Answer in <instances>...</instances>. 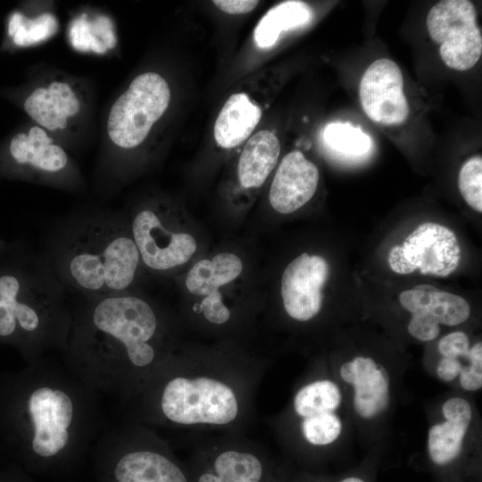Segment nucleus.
Here are the masks:
<instances>
[{"label":"nucleus","instance_id":"nucleus-1","mask_svg":"<svg viewBox=\"0 0 482 482\" xmlns=\"http://www.w3.org/2000/svg\"><path fill=\"white\" fill-rule=\"evenodd\" d=\"M263 359L227 350L175 353L124 403L154 429L242 434L253 419Z\"/></svg>","mask_w":482,"mask_h":482},{"label":"nucleus","instance_id":"nucleus-2","mask_svg":"<svg viewBox=\"0 0 482 482\" xmlns=\"http://www.w3.org/2000/svg\"><path fill=\"white\" fill-rule=\"evenodd\" d=\"M98 395L66 366L43 359L0 376V444L24 470L79 459L98 432Z\"/></svg>","mask_w":482,"mask_h":482},{"label":"nucleus","instance_id":"nucleus-3","mask_svg":"<svg viewBox=\"0 0 482 482\" xmlns=\"http://www.w3.org/2000/svg\"><path fill=\"white\" fill-rule=\"evenodd\" d=\"M66 367L98 395L126 403L175 353L163 318L128 292L89 298L72 314Z\"/></svg>","mask_w":482,"mask_h":482},{"label":"nucleus","instance_id":"nucleus-4","mask_svg":"<svg viewBox=\"0 0 482 482\" xmlns=\"http://www.w3.org/2000/svg\"><path fill=\"white\" fill-rule=\"evenodd\" d=\"M60 240L54 270L88 299L124 293L133 284L140 255L131 233L112 217L86 218Z\"/></svg>","mask_w":482,"mask_h":482},{"label":"nucleus","instance_id":"nucleus-5","mask_svg":"<svg viewBox=\"0 0 482 482\" xmlns=\"http://www.w3.org/2000/svg\"><path fill=\"white\" fill-rule=\"evenodd\" d=\"M61 297L44 278L27 287L16 276L0 277V339L15 344L28 363L65 350L72 314Z\"/></svg>","mask_w":482,"mask_h":482},{"label":"nucleus","instance_id":"nucleus-6","mask_svg":"<svg viewBox=\"0 0 482 482\" xmlns=\"http://www.w3.org/2000/svg\"><path fill=\"white\" fill-rule=\"evenodd\" d=\"M95 443L93 461L99 482H193L187 462L151 427L125 420Z\"/></svg>","mask_w":482,"mask_h":482},{"label":"nucleus","instance_id":"nucleus-7","mask_svg":"<svg viewBox=\"0 0 482 482\" xmlns=\"http://www.w3.org/2000/svg\"><path fill=\"white\" fill-rule=\"evenodd\" d=\"M187 464L193 482H275L264 448L243 433L195 437Z\"/></svg>","mask_w":482,"mask_h":482},{"label":"nucleus","instance_id":"nucleus-8","mask_svg":"<svg viewBox=\"0 0 482 482\" xmlns=\"http://www.w3.org/2000/svg\"><path fill=\"white\" fill-rule=\"evenodd\" d=\"M170 97V86L161 74L147 71L135 77L110 108V142L124 150L139 146L167 111Z\"/></svg>","mask_w":482,"mask_h":482},{"label":"nucleus","instance_id":"nucleus-9","mask_svg":"<svg viewBox=\"0 0 482 482\" xmlns=\"http://www.w3.org/2000/svg\"><path fill=\"white\" fill-rule=\"evenodd\" d=\"M426 25L447 67L463 71L477 64L482 54V35L472 2L439 1L428 11Z\"/></svg>","mask_w":482,"mask_h":482},{"label":"nucleus","instance_id":"nucleus-10","mask_svg":"<svg viewBox=\"0 0 482 482\" xmlns=\"http://www.w3.org/2000/svg\"><path fill=\"white\" fill-rule=\"evenodd\" d=\"M461 257L454 231L440 223L427 221L420 224L401 245L390 249L387 262L397 274L419 271L445 278L458 268Z\"/></svg>","mask_w":482,"mask_h":482},{"label":"nucleus","instance_id":"nucleus-11","mask_svg":"<svg viewBox=\"0 0 482 482\" xmlns=\"http://www.w3.org/2000/svg\"><path fill=\"white\" fill-rule=\"evenodd\" d=\"M401 305L411 313L409 333L418 340L428 342L440 333L439 324L457 326L470 316V306L461 295L421 284L399 295Z\"/></svg>","mask_w":482,"mask_h":482},{"label":"nucleus","instance_id":"nucleus-12","mask_svg":"<svg viewBox=\"0 0 482 482\" xmlns=\"http://www.w3.org/2000/svg\"><path fill=\"white\" fill-rule=\"evenodd\" d=\"M141 262L149 269L164 271L180 266L193 256L196 241L193 236L169 229L158 212L139 211L130 226Z\"/></svg>","mask_w":482,"mask_h":482},{"label":"nucleus","instance_id":"nucleus-13","mask_svg":"<svg viewBox=\"0 0 482 482\" xmlns=\"http://www.w3.org/2000/svg\"><path fill=\"white\" fill-rule=\"evenodd\" d=\"M359 98L365 114L376 123L398 125L408 118L403 73L390 59L380 58L370 64L360 81Z\"/></svg>","mask_w":482,"mask_h":482},{"label":"nucleus","instance_id":"nucleus-14","mask_svg":"<svg viewBox=\"0 0 482 482\" xmlns=\"http://www.w3.org/2000/svg\"><path fill=\"white\" fill-rule=\"evenodd\" d=\"M328 275V263L320 255L303 253L288 263L282 274L280 294L291 319L305 322L320 313Z\"/></svg>","mask_w":482,"mask_h":482},{"label":"nucleus","instance_id":"nucleus-15","mask_svg":"<svg viewBox=\"0 0 482 482\" xmlns=\"http://www.w3.org/2000/svg\"><path fill=\"white\" fill-rule=\"evenodd\" d=\"M319 179L315 163L298 150L289 152L281 160L272 179L269 193L270 205L283 214L297 211L312 198Z\"/></svg>","mask_w":482,"mask_h":482},{"label":"nucleus","instance_id":"nucleus-16","mask_svg":"<svg viewBox=\"0 0 482 482\" xmlns=\"http://www.w3.org/2000/svg\"><path fill=\"white\" fill-rule=\"evenodd\" d=\"M25 112L47 131H62L80 114L79 92L65 80H53L35 88L24 100Z\"/></svg>","mask_w":482,"mask_h":482},{"label":"nucleus","instance_id":"nucleus-17","mask_svg":"<svg viewBox=\"0 0 482 482\" xmlns=\"http://www.w3.org/2000/svg\"><path fill=\"white\" fill-rule=\"evenodd\" d=\"M344 381L354 387L353 406L362 418H372L384 411L389 400V377L386 369L370 357H356L340 367Z\"/></svg>","mask_w":482,"mask_h":482},{"label":"nucleus","instance_id":"nucleus-18","mask_svg":"<svg viewBox=\"0 0 482 482\" xmlns=\"http://www.w3.org/2000/svg\"><path fill=\"white\" fill-rule=\"evenodd\" d=\"M9 152L17 164L41 175H59L69 165L65 150L37 125L16 133L11 138Z\"/></svg>","mask_w":482,"mask_h":482},{"label":"nucleus","instance_id":"nucleus-19","mask_svg":"<svg viewBox=\"0 0 482 482\" xmlns=\"http://www.w3.org/2000/svg\"><path fill=\"white\" fill-rule=\"evenodd\" d=\"M262 118V109L242 92L232 94L220 111L213 127L216 143L229 149L243 143Z\"/></svg>","mask_w":482,"mask_h":482},{"label":"nucleus","instance_id":"nucleus-20","mask_svg":"<svg viewBox=\"0 0 482 482\" xmlns=\"http://www.w3.org/2000/svg\"><path fill=\"white\" fill-rule=\"evenodd\" d=\"M278 137L270 130L253 134L245 143L237 164V177L245 188L261 187L277 165L280 154Z\"/></svg>","mask_w":482,"mask_h":482},{"label":"nucleus","instance_id":"nucleus-21","mask_svg":"<svg viewBox=\"0 0 482 482\" xmlns=\"http://www.w3.org/2000/svg\"><path fill=\"white\" fill-rule=\"evenodd\" d=\"M243 264L232 253H220L212 260L197 262L186 278L187 290L196 296H208L219 292L220 287L235 280L242 272Z\"/></svg>","mask_w":482,"mask_h":482},{"label":"nucleus","instance_id":"nucleus-22","mask_svg":"<svg viewBox=\"0 0 482 482\" xmlns=\"http://www.w3.org/2000/svg\"><path fill=\"white\" fill-rule=\"evenodd\" d=\"M312 8L303 1L289 0L270 8L259 21L253 32L256 46L262 49L273 46L283 32L309 23Z\"/></svg>","mask_w":482,"mask_h":482},{"label":"nucleus","instance_id":"nucleus-23","mask_svg":"<svg viewBox=\"0 0 482 482\" xmlns=\"http://www.w3.org/2000/svg\"><path fill=\"white\" fill-rule=\"evenodd\" d=\"M341 403L337 385L327 378H316L301 386L291 404L292 414L304 418L322 412H335Z\"/></svg>","mask_w":482,"mask_h":482},{"label":"nucleus","instance_id":"nucleus-24","mask_svg":"<svg viewBox=\"0 0 482 482\" xmlns=\"http://www.w3.org/2000/svg\"><path fill=\"white\" fill-rule=\"evenodd\" d=\"M470 420L446 419L428 431V448L431 460L438 465L453 461L460 453Z\"/></svg>","mask_w":482,"mask_h":482},{"label":"nucleus","instance_id":"nucleus-25","mask_svg":"<svg viewBox=\"0 0 482 482\" xmlns=\"http://www.w3.org/2000/svg\"><path fill=\"white\" fill-rule=\"evenodd\" d=\"M326 145L346 158L356 159L367 154L372 145L370 137L349 123L328 124L322 134Z\"/></svg>","mask_w":482,"mask_h":482},{"label":"nucleus","instance_id":"nucleus-26","mask_svg":"<svg viewBox=\"0 0 482 482\" xmlns=\"http://www.w3.org/2000/svg\"><path fill=\"white\" fill-rule=\"evenodd\" d=\"M99 37L105 39L112 46L116 44L111 22L105 17H101L95 22H87L85 15H83L74 20L70 29V37L72 45L81 51L90 49L97 53L105 52L108 47Z\"/></svg>","mask_w":482,"mask_h":482},{"label":"nucleus","instance_id":"nucleus-27","mask_svg":"<svg viewBox=\"0 0 482 482\" xmlns=\"http://www.w3.org/2000/svg\"><path fill=\"white\" fill-rule=\"evenodd\" d=\"M297 420L301 437L313 447L332 444L342 431L341 420L335 412L317 413Z\"/></svg>","mask_w":482,"mask_h":482},{"label":"nucleus","instance_id":"nucleus-28","mask_svg":"<svg viewBox=\"0 0 482 482\" xmlns=\"http://www.w3.org/2000/svg\"><path fill=\"white\" fill-rule=\"evenodd\" d=\"M58 29L55 17L45 12L32 20H25L21 13H15L9 23V33L18 46H29L52 37Z\"/></svg>","mask_w":482,"mask_h":482},{"label":"nucleus","instance_id":"nucleus-29","mask_svg":"<svg viewBox=\"0 0 482 482\" xmlns=\"http://www.w3.org/2000/svg\"><path fill=\"white\" fill-rule=\"evenodd\" d=\"M459 191L474 211L482 212V158L475 155L461 165L458 175Z\"/></svg>","mask_w":482,"mask_h":482},{"label":"nucleus","instance_id":"nucleus-30","mask_svg":"<svg viewBox=\"0 0 482 482\" xmlns=\"http://www.w3.org/2000/svg\"><path fill=\"white\" fill-rule=\"evenodd\" d=\"M466 359L470 364L462 366L459 375L460 383L463 389L476 391L482 386V343L473 345L468 353Z\"/></svg>","mask_w":482,"mask_h":482},{"label":"nucleus","instance_id":"nucleus-31","mask_svg":"<svg viewBox=\"0 0 482 482\" xmlns=\"http://www.w3.org/2000/svg\"><path fill=\"white\" fill-rule=\"evenodd\" d=\"M437 347L443 357L466 358L470 348V339L466 333L454 331L444 336Z\"/></svg>","mask_w":482,"mask_h":482},{"label":"nucleus","instance_id":"nucleus-32","mask_svg":"<svg viewBox=\"0 0 482 482\" xmlns=\"http://www.w3.org/2000/svg\"><path fill=\"white\" fill-rule=\"evenodd\" d=\"M442 412L446 419H472V410L470 403L459 397L450 398L445 402L442 407Z\"/></svg>","mask_w":482,"mask_h":482},{"label":"nucleus","instance_id":"nucleus-33","mask_svg":"<svg viewBox=\"0 0 482 482\" xmlns=\"http://www.w3.org/2000/svg\"><path fill=\"white\" fill-rule=\"evenodd\" d=\"M213 4L229 14H244L253 11L258 4L254 0H214Z\"/></svg>","mask_w":482,"mask_h":482},{"label":"nucleus","instance_id":"nucleus-34","mask_svg":"<svg viewBox=\"0 0 482 482\" xmlns=\"http://www.w3.org/2000/svg\"><path fill=\"white\" fill-rule=\"evenodd\" d=\"M462 364L457 358L443 357L436 368V373L443 381H452L460 373Z\"/></svg>","mask_w":482,"mask_h":482},{"label":"nucleus","instance_id":"nucleus-35","mask_svg":"<svg viewBox=\"0 0 482 482\" xmlns=\"http://www.w3.org/2000/svg\"><path fill=\"white\" fill-rule=\"evenodd\" d=\"M0 482H34L18 464L0 470Z\"/></svg>","mask_w":482,"mask_h":482},{"label":"nucleus","instance_id":"nucleus-36","mask_svg":"<svg viewBox=\"0 0 482 482\" xmlns=\"http://www.w3.org/2000/svg\"><path fill=\"white\" fill-rule=\"evenodd\" d=\"M341 482H364V481L359 478L351 477V478H347L342 480Z\"/></svg>","mask_w":482,"mask_h":482}]
</instances>
